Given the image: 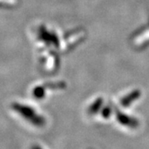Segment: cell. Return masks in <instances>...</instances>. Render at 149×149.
Returning <instances> with one entry per match:
<instances>
[{"label": "cell", "mask_w": 149, "mask_h": 149, "mask_svg": "<svg viewBox=\"0 0 149 149\" xmlns=\"http://www.w3.org/2000/svg\"><path fill=\"white\" fill-rule=\"evenodd\" d=\"M32 149H42V148H38V147H35L34 148H32Z\"/></svg>", "instance_id": "6da1fadb"}]
</instances>
